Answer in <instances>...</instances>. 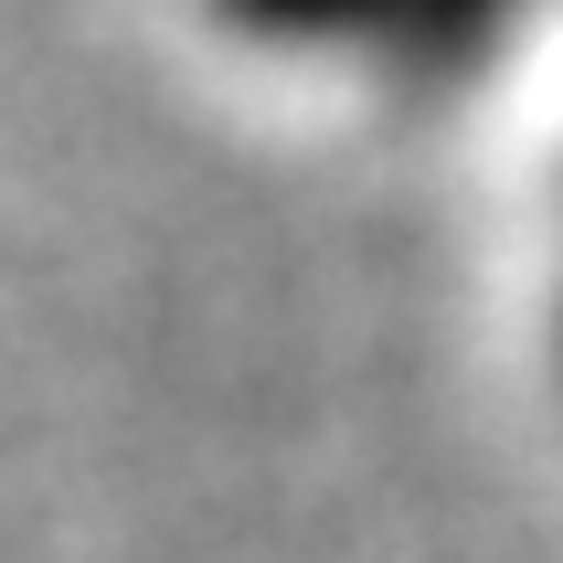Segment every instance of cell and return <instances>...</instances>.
I'll return each instance as SVG.
<instances>
[{"label":"cell","mask_w":563,"mask_h":563,"mask_svg":"<svg viewBox=\"0 0 563 563\" xmlns=\"http://www.w3.org/2000/svg\"><path fill=\"white\" fill-rule=\"evenodd\" d=\"M521 22V0H394V22H383V75H415V86H446V75H468L489 64Z\"/></svg>","instance_id":"cell-1"},{"label":"cell","mask_w":563,"mask_h":563,"mask_svg":"<svg viewBox=\"0 0 563 563\" xmlns=\"http://www.w3.org/2000/svg\"><path fill=\"white\" fill-rule=\"evenodd\" d=\"M202 11L266 54H383L394 22V0H202Z\"/></svg>","instance_id":"cell-2"}]
</instances>
